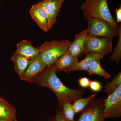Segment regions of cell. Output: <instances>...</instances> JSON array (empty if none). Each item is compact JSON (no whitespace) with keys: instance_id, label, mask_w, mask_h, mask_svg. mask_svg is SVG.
<instances>
[{"instance_id":"obj_25","label":"cell","mask_w":121,"mask_h":121,"mask_svg":"<svg viewBox=\"0 0 121 121\" xmlns=\"http://www.w3.org/2000/svg\"><path fill=\"white\" fill-rule=\"evenodd\" d=\"M116 15V22L117 23L121 22V7L120 6L119 8L116 9L115 10Z\"/></svg>"},{"instance_id":"obj_27","label":"cell","mask_w":121,"mask_h":121,"mask_svg":"<svg viewBox=\"0 0 121 121\" xmlns=\"http://www.w3.org/2000/svg\"><path fill=\"white\" fill-rule=\"evenodd\" d=\"M1 1V0H0V2Z\"/></svg>"},{"instance_id":"obj_22","label":"cell","mask_w":121,"mask_h":121,"mask_svg":"<svg viewBox=\"0 0 121 121\" xmlns=\"http://www.w3.org/2000/svg\"><path fill=\"white\" fill-rule=\"evenodd\" d=\"M89 87L91 90L95 92H99L102 90L101 84L96 80L91 81Z\"/></svg>"},{"instance_id":"obj_3","label":"cell","mask_w":121,"mask_h":121,"mask_svg":"<svg viewBox=\"0 0 121 121\" xmlns=\"http://www.w3.org/2000/svg\"><path fill=\"white\" fill-rule=\"evenodd\" d=\"M71 42L66 39L45 41L38 48L39 56L47 67L54 64L68 50Z\"/></svg>"},{"instance_id":"obj_7","label":"cell","mask_w":121,"mask_h":121,"mask_svg":"<svg viewBox=\"0 0 121 121\" xmlns=\"http://www.w3.org/2000/svg\"><path fill=\"white\" fill-rule=\"evenodd\" d=\"M104 117L115 118L121 116V84L105 100Z\"/></svg>"},{"instance_id":"obj_10","label":"cell","mask_w":121,"mask_h":121,"mask_svg":"<svg viewBox=\"0 0 121 121\" xmlns=\"http://www.w3.org/2000/svg\"><path fill=\"white\" fill-rule=\"evenodd\" d=\"M64 1V0H43L39 2L47 13L51 29L56 23L57 16Z\"/></svg>"},{"instance_id":"obj_13","label":"cell","mask_w":121,"mask_h":121,"mask_svg":"<svg viewBox=\"0 0 121 121\" xmlns=\"http://www.w3.org/2000/svg\"><path fill=\"white\" fill-rule=\"evenodd\" d=\"M86 56L83 60L76 63L69 69L64 70L63 71L66 73H70L76 71H86L93 61L96 59L104 58V56L99 54L93 53H89L86 54Z\"/></svg>"},{"instance_id":"obj_24","label":"cell","mask_w":121,"mask_h":121,"mask_svg":"<svg viewBox=\"0 0 121 121\" xmlns=\"http://www.w3.org/2000/svg\"><path fill=\"white\" fill-rule=\"evenodd\" d=\"M51 121H67L64 117L62 113L60 110L56 111L55 115L52 119Z\"/></svg>"},{"instance_id":"obj_5","label":"cell","mask_w":121,"mask_h":121,"mask_svg":"<svg viewBox=\"0 0 121 121\" xmlns=\"http://www.w3.org/2000/svg\"><path fill=\"white\" fill-rule=\"evenodd\" d=\"M105 98L93 99L82 111L76 121H105Z\"/></svg>"},{"instance_id":"obj_23","label":"cell","mask_w":121,"mask_h":121,"mask_svg":"<svg viewBox=\"0 0 121 121\" xmlns=\"http://www.w3.org/2000/svg\"><path fill=\"white\" fill-rule=\"evenodd\" d=\"M91 82L88 78L85 77L79 78L78 80L79 85L84 89L89 87Z\"/></svg>"},{"instance_id":"obj_4","label":"cell","mask_w":121,"mask_h":121,"mask_svg":"<svg viewBox=\"0 0 121 121\" xmlns=\"http://www.w3.org/2000/svg\"><path fill=\"white\" fill-rule=\"evenodd\" d=\"M86 30L89 36L110 38L119 36L121 30V24L118 29L115 28L109 22L95 17L88 18Z\"/></svg>"},{"instance_id":"obj_6","label":"cell","mask_w":121,"mask_h":121,"mask_svg":"<svg viewBox=\"0 0 121 121\" xmlns=\"http://www.w3.org/2000/svg\"><path fill=\"white\" fill-rule=\"evenodd\" d=\"M112 39L88 36L84 45V54L93 53L104 56L112 52Z\"/></svg>"},{"instance_id":"obj_26","label":"cell","mask_w":121,"mask_h":121,"mask_svg":"<svg viewBox=\"0 0 121 121\" xmlns=\"http://www.w3.org/2000/svg\"><path fill=\"white\" fill-rule=\"evenodd\" d=\"M0 121H12L10 120H8L5 119V118H3L0 117Z\"/></svg>"},{"instance_id":"obj_21","label":"cell","mask_w":121,"mask_h":121,"mask_svg":"<svg viewBox=\"0 0 121 121\" xmlns=\"http://www.w3.org/2000/svg\"><path fill=\"white\" fill-rule=\"evenodd\" d=\"M119 36L118 43L115 47L113 53L110 58L111 60H115L117 65L119 64L121 58V30Z\"/></svg>"},{"instance_id":"obj_2","label":"cell","mask_w":121,"mask_h":121,"mask_svg":"<svg viewBox=\"0 0 121 121\" xmlns=\"http://www.w3.org/2000/svg\"><path fill=\"white\" fill-rule=\"evenodd\" d=\"M86 19L95 17L107 21L115 28L119 25L111 15L107 4V0H86L80 8Z\"/></svg>"},{"instance_id":"obj_20","label":"cell","mask_w":121,"mask_h":121,"mask_svg":"<svg viewBox=\"0 0 121 121\" xmlns=\"http://www.w3.org/2000/svg\"><path fill=\"white\" fill-rule=\"evenodd\" d=\"M60 111L67 121H76L74 112L71 103L67 102L63 104Z\"/></svg>"},{"instance_id":"obj_18","label":"cell","mask_w":121,"mask_h":121,"mask_svg":"<svg viewBox=\"0 0 121 121\" xmlns=\"http://www.w3.org/2000/svg\"><path fill=\"white\" fill-rule=\"evenodd\" d=\"M96 95V94H93L87 97L80 98L74 101L72 105L75 114H76L82 111Z\"/></svg>"},{"instance_id":"obj_8","label":"cell","mask_w":121,"mask_h":121,"mask_svg":"<svg viewBox=\"0 0 121 121\" xmlns=\"http://www.w3.org/2000/svg\"><path fill=\"white\" fill-rule=\"evenodd\" d=\"M29 13L32 19L45 32H47L51 29L47 13L39 2L32 6Z\"/></svg>"},{"instance_id":"obj_15","label":"cell","mask_w":121,"mask_h":121,"mask_svg":"<svg viewBox=\"0 0 121 121\" xmlns=\"http://www.w3.org/2000/svg\"><path fill=\"white\" fill-rule=\"evenodd\" d=\"M11 59L14 63V69L21 78L26 71L31 60L16 52L12 56Z\"/></svg>"},{"instance_id":"obj_12","label":"cell","mask_w":121,"mask_h":121,"mask_svg":"<svg viewBox=\"0 0 121 121\" xmlns=\"http://www.w3.org/2000/svg\"><path fill=\"white\" fill-rule=\"evenodd\" d=\"M17 54L23 56L27 58L32 60L39 56V51L38 48H35L31 42L27 40H23L17 44Z\"/></svg>"},{"instance_id":"obj_16","label":"cell","mask_w":121,"mask_h":121,"mask_svg":"<svg viewBox=\"0 0 121 121\" xmlns=\"http://www.w3.org/2000/svg\"><path fill=\"white\" fill-rule=\"evenodd\" d=\"M0 117L12 121H17L15 108L0 97Z\"/></svg>"},{"instance_id":"obj_17","label":"cell","mask_w":121,"mask_h":121,"mask_svg":"<svg viewBox=\"0 0 121 121\" xmlns=\"http://www.w3.org/2000/svg\"><path fill=\"white\" fill-rule=\"evenodd\" d=\"M101 59L98 58L93 60L86 71L89 73L90 76L95 74L103 77L105 79H108L110 78V74L106 71L102 67L100 63Z\"/></svg>"},{"instance_id":"obj_1","label":"cell","mask_w":121,"mask_h":121,"mask_svg":"<svg viewBox=\"0 0 121 121\" xmlns=\"http://www.w3.org/2000/svg\"><path fill=\"white\" fill-rule=\"evenodd\" d=\"M55 64L46 68L42 73L32 82L42 87L49 88L56 95L60 110L66 102L71 103L82 98L85 93L84 88L72 89L65 86L56 74Z\"/></svg>"},{"instance_id":"obj_14","label":"cell","mask_w":121,"mask_h":121,"mask_svg":"<svg viewBox=\"0 0 121 121\" xmlns=\"http://www.w3.org/2000/svg\"><path fill=\"white\" fill-rule=\"evenodd\" d=\"M78 62V58L73 56L67 51L55 63L56 72L63 71L69 69Z\"/></svg>"},{"instance_id":"obj_19","label":"cell","mask_w":121,"mask_h":121,"mask_svg":"<svg viewBox=\"0 0 121 121\" xmlns=\"http://www.w3.org/2000/svg\"><path fill=\"white\" fill-rule=\"evenodd\" d=\"M121 84V72L120 71L114 76L110 82L106 83L105 92L108 95L112 94Z\"/></svg>"},{"instance_id":"obj_9","label":"cell","mask_w":121,"mask_h":121,"mask_svg":"<svg viewBox=\"0 0 121 121\" xmlns=\"http://www.w3.org/2000/svg\"><path fill=\"white\" fill-rule=\"evenodd\" d=\"M47 67L39 56L31 60L21 79L31 83L32 80L42 73Z\"/></svg>"},{"instance_id":"obj_11","label":"cell","mask_w":121,"mask_h":121,"mask_svg":"<svg viewBox=\"0 0 121 121\" xmlns=\"http://www.w3.org/2000/svg\"><path fill=\"white\" fill-rule=\"evenodd\" d=\"M88 36L86 29L76 35L74 40L69 46L68 51L77 58L82 56L84 54V45Z\"/></svg>"}]
</instances>
